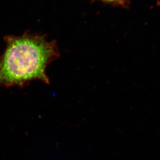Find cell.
<instances>
[{"instance_id":"1","label":"cell","mask_w":160,"mask_h":160,"mask_svg":"<svg viewBox=\"0 0 160 160\" xmlns=\"http://www.w3.org/2000/svg\"><path fill=\"white\" fill-rule=\"evenodd\" d=\"M6 47L0 57V87H22L32 81L49 84L46 68L60 57L55 40L46 35L26 32L4 37Z\"/></svg>"},{"instance_id":"2","label":"cell","mask_w":160,"mask_h":160,"mask_svg":"<svg viewBox=\"0 0 160 160\" xmlns=\"http://www.w3.org/2000/svg\"><path fill=\"white\" fill-rule=\"evenodd\" d=\"M98 1L120 5H125L126 2V0H98Z\"/></svg>"},{"instance_id":"3","label":"cell","mask_w":160,"mask_h":160,"mask_svg":"<svg viewBox=\"0 0 160 160\" xmlns=\"http://www.w3.org/2000/svg\"></svg>"}]
</instances>
